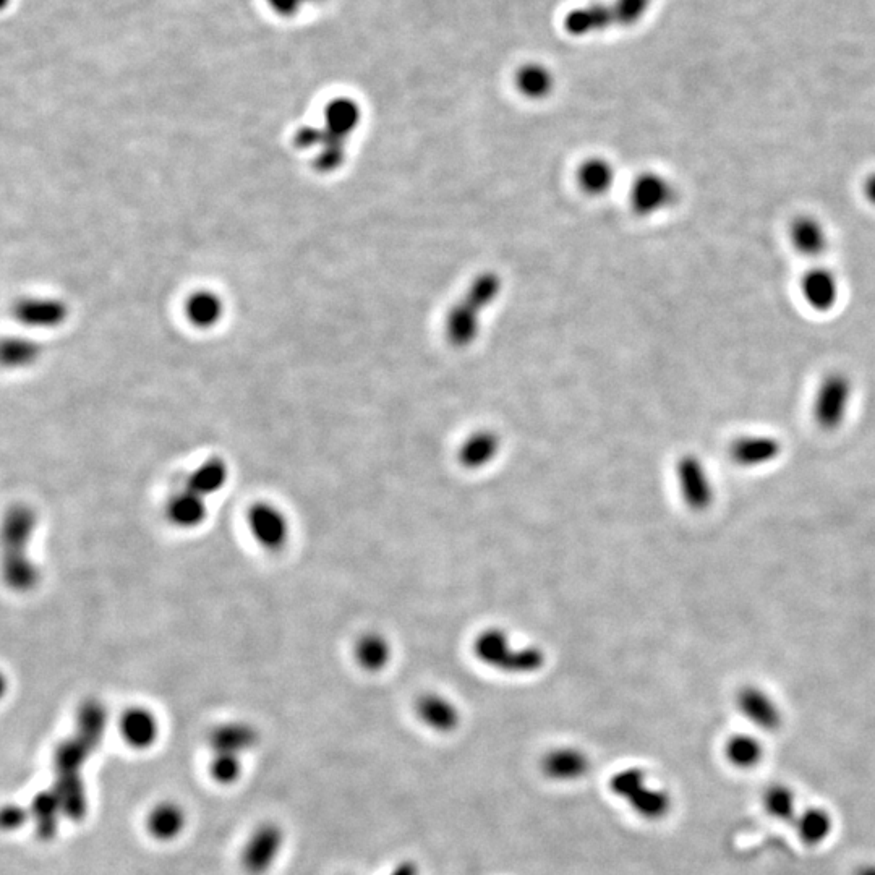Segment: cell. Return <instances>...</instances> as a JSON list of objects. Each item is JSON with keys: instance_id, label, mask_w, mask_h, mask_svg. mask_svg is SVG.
<instances>
[{"instance_id": "obj_1", "label": "cell", "mask_w": 875, "mask_h": 875, "mask_svg": "<svg viewBox=\"0 0 875 875\" xmlns=\"http://www.w3.org/2000/svg\"><path fill=\"white\" fill-rule=\"evenodd\" d=\"M38 516L25 504L10 509L4 522V576L10 589L28 592L39 581V568L30 558V543Z\"/></svg>"}, {"instance_id": "obj_2", "label": "cell", "mask_w": 875, "mask_h": 875, "mask_svg": "<svg viewBox=\"0 0 875 875\" xmlns=\"http://www.w3.org/2000/svg\"><path fill=\"white\" fill-rule=\"evenodd\" d=\"M472 650L480 663L506 675H532L542 670L547 662L543 650L534 645L517 647L508 632L498 628L479 632Z\"/></svg>"}, {"instance_id": "obj_3", "label": "cell", "mask_w": 875, "mask_h": 875, "mask_svg": "<svg viewBox=\"0 0 875 875\" xmlns=\"http://www.w3.org/2000/svg\"><path fill=\"white\" fill-rule=\"evenodd\" d=\"M610 790L631 807L641 819L657 822L670 814L671 796L668 791L652 785L649 775L639 767L619 770L610 780Z\"/></svg>"}, {"instance_id": "obj_4", "label": "cell", "mask_w": 875, "mask_h": 875, "mask_svg": "<svg viewBox=\"0 0 875 875\" xmlns=\"http://www.w3.org/2000/svg\"><path fill=\"white\" fill-rule=\"evenodd\" d=\"M500 287V278L495 274H482L472 282L466 299L453 307L446 320L449 341L456 346H467L474 341L479 334L480 313L493 304L496 295L500 294Z\"/></svg>"}, {"instance_id": "obj_5", "label": "cell", "mask_w": 875, "mask_h": 875, "mask_svg": "<svg viewBox=\"0 0 875 875\" xmlns=\"http://www.w3.org/2000/svg\"><path fill=\"white\" fill-rule=\"evenodd\" d=\"M854 385L845 372H830L820 380L812 397V419L824 432H837L845 425L853 402Z\"/></svg>"}, {"instance_id": "obj_6", "label": "cell", "mask_w": 875, "mask_h": 875, "mask_svg": "<svg viewBox=\"0 0 875 875\" xmlns=\"http://www.w3.org/2000/svg\"><path fill=\"white\" fill-rule=\"evenodd\" d=\"M629 201L637 216L654 218L676 205L678 188L660 172H642L632 182Z\"/></svg>"}, {"instance_id": "obj_7", "label": "cell", "mask_w": 875, "mask_h": 875, "mask_svg": "<svg viewBox=\"0 0 875 875\" xmlns=\"http://www.w3.org/2000/svg\"><path fill=\"white\" fill-rule=\"evenodd\" d=\"M676 483L681 500L694 513H704L715 501V487L709 469L696 454L688 453L676 462Z\"/></svg>"}, {"instance_id": "obj_8", "label": "cell", "mask_w": 875, "mask_h": 875, "mask_svg": "<svg viewBox=\"0 0 875 875\" xmlns=\"http://www.w3.org/2000/svg\"><path fill=\"white\" fill-rule=\"evenodd\" d=\"M634 25L626 0H611L572 10L564 18V28L572 36H587L611 26Z\"/></svg>"}, {"instance_id": "obj_9", "label": "cell", "mask_w": 875, "mask_h": 875, "mask_svg": "<svg viewBox=\"0 0 875 875\" xmlns=\"http://www.w3.org/2000/svg\"><path fill=\"white\" fill-rule=\"evenodd\" d=\"M247 522L253 540L261 548L278 551L286 547L291 534V525L286 514L282 513L278 506L266 501L253 504L248 511Z\"/></svg>"}, {"instance_id": "obj_10", "label": "cell", "mask_w": 875, "mask_h": 875, "mask_svg": "<svg viewBox=\"0 0 875 875\" xmlns=\"http://www.w3.org/2000/svg\"><path fill=\"white\" fill-rule=\"evenodd\" d=\"M799 295L812 312L830 313L841 299V284L833 269L817 265L807 269L799 279Z\"/></svg>"}, {"instance_id": "obj_11", "label": "cell", "mask_w": 875, "mask_h": 875, "mask_svg": "<svg viewBox=\"0 0 875 875\" xmlns=\"http://www.w3.org/2000/svg\"><path fill=\"white\" fill-rule=\"evenodd\" d=\"M788 240L799 257L819 260L829 252L830 232L824 221L814 214H798L788 226Z\"/></svg>"}, {"instance_id": "obj_12", "label": "cell", "mask_w": 875, "mask_h": 875, "mask_svg": "<svg viewBox=\"0 0 875 875\" xmlns=\"http://www.w3.org/2000/svg\"><path fill=\"white\" fill-rule=\"evenodd\" d=\"M736 709L757 730L777 731L783 725V712L777 700L759 686H744L736 694Z\"/></svg>"}, {"instance_id": "obj_13", "label": "cell", "mask_w": 875, "mask_h": 875, "mask_svg": "<svg viewBox=\"0 0 875 875\" xmlns=\"http://www.w3.org/2000/svg\"><path fill=\"white\" fill-rule=\"evenodd\" d=\"M284 835L278 825L265 824L258 827L242 851V866L252 875L265 874L281 853Z\"/></svg>"}, {"instance_id": "obj_14", "label": "cell", "mask_w": 875, "mask_h": 875, "mask_svg": "<svg viewBox=\"0 0 875 875\" xmlns=\"http://www.w3.org/2000/svg\"><path fill=\"white\" fill-rule=\"evenodd\" d=\"M782 451V443L775 436L744 435L731 443L730 457L736 466L757 469L777 461Z\"/></svg>"}, {"instance_id": "obj_15", "label": "cell", "mask_w": 875, "mask_h": 875, "mask_svg": "<svg viewBox=\"0 0 875 875\" xmlns=\"http://www.w3.org/2000/svg\"><path fill=\"white\" fill-rule=\"evenodd\" d=\"M590 770V759L577 747H556L542 759V772L553 782H577Z\"/></svg>"}, {"instance_id": "obj_16", "label": "cell", "mask_w": 875, "mask_h": 875, "mask_svg": "<svg viewBox=\"0 0 875 875\" xmlns=\"http://www.w3.org/2000/svg\"><path fill=\"white\" fill-rule=\"evenodd\" d=\"M415 713L423 725L436 733H451L461 725L459 707L453 700L438 692H427L419 697L415 705Z\"/></svg>"}, {"instance_id": "obj_17", "label": "cell", "mask_w": 875, "mask_h": 875, "mask_svg": "<svg viewBox=\"0 0 875 875\" xmlns=\"http://www.w3.org/2000/svg\"><path fill=\"white\" fill-rule=\"evenodd\" d=\"M501 451L500 436L491 430L470 433L457 451V461L464 469L480 470L495 462Z\"/></svg>"}, {"instance_id": "obj_18", "label": "cell", "mask_w": 875, "mask_h": 875, "mask_svg": "<svg viewBox=\"0 0 875 875\" xmlns=\"http://www.w3.org/2000/svg\"><path fill=\"white\" fill-rule=\"evenodd\" d=\"M166 516L177 529H195L206 521L208 504L205 498L184 488L167 500Z\"/></svg>"}, {"instance_id": "obj_19", "label": "cell", "mask_w": 875, "mask_h": 875, "mask_svg": "<svg viewBox=\"0 0 875 875\" xmlns=\"http://www.w3.org/2000/svg\"><path fill=\"white\" fill-rule=\"evenodd\" d=\"M120 731L129 746L135 749H148L158 739V720L150 710L133 707L122 715Z\"/></svg>"}, {"instance_id": "obj_20", "label": "cell", "mask_w": 875, "mask_h": 875, "mask_svg": "<svg viewBox=\"0 0 875 875\" xmlns=\"http://www.w3.org/2000/svg\"><path fill=\"white\" fill-rule=\"evenodd\" d=\"M355 662L368 673H380L393 660V645L380 632H367L354 647Z\"/></svg>"}, {"instance_id": "obj_21", "label": "cell", "mask_w": 875, "mask_h": 875, "mask_svg": "<svg viewBox=\"0 0 875 875\" xmlns=\"http://www.w3.org/2000/svg\"><path fill=\"white\" fill-rule=\"evenodd\" d=\"M208 741L213 752H227L240 756L242 752L252 749L257 744L258 733L248 723H224L211 731Z\"/></svg>"}, {"instance_id": "obj_22", "label": "cell", "mask_w": 875, "mask_h": 875, "mask_svg": "<svg viewBox=\"0 0 875 875\" xmlns=\"http://www.w3.org/2000/svg\"><path fill=\"white\" fill-rule=\"evenodd\" d=\"M799 840L807 846H819L829 840L833 832V819L824 807H806L799 811L793 824Z\"/></svg>"}, {"instance_id": "obj_23", "label": "cell", "mask_w": 875, "mask_h": 875, "mask_svg": "<svg viewBox=\"0 0 875 875\" xmlns=\"http://www.w3.org/2000/svg\"><path fill=\"white\" fill-rule=\"evenodd\" d=\"M52 790L59 798L62 812L67 819L80 822L88 812L85 783L82 775H56Z\"/></svg>"}, {"instance_id": "obj_24", "label": "cell", "mask_w": 875, "mask_h": 875, "mask_svg": "<svg viewBox=\"0 0 875 875\" xmlns=\"http://www.w3.org/2000/svg\"><path fill=\"white\" fill-rule=\"evenodd\" d=\"M229 479V469L222 459H208L203 462L192 474L188 475L185 487L201 498H210L224 488Z\"/></svg>"}, {"instance_id": "obj_25", "label": "cell", "mask_w": 875, "mask_h": 875, "mask_svg": "<svg viewBox=\"0 0 875 875\" xmlns=\"http://www.w3.org/2000/svg\"><path fill=\"white\" fill-rule=\"evenodd\" d=\"M616 172L613 164L608 159L590 158L585 159L581 167L577 169V182L579 187L589 195L600 197L610 192L615 185Z\"/></svg>"}, {"instance_id": "obj_26", "label": "cell", "mask_w": 875, "mask_h": 875, "mask_svg": "<svg viewBox=\"0 0 875 875\" xmlns=\"http://www.w3.org/2000/svg\"><path fill=\"white\" fill-rule=\"evenodd\" d=\"M60 816H64V812L54 790L36 794L31 804V817L35 820L36 833L41 840L49 841L56 837Z\"/></svg>"}, {"instance_id": "obj_27", "label": "cell", "mask_w": 875, "mask_h": 875, "mask_svg": "<svg viewBox=\"0 0 875 875\" xmlns=\"http://www.w3.org/2000/svg\"><path fill=\"white\" fill-rule=\"evenodd\" d=\"M94 749L77 733L72 738L65 739L54 751V772L56 775H82L83 765L88 757L93 756Z\"/></svg>"}, {"instance_id": "obj_28", "label": "cell", "mask_w": 875, "mask_h": 875, "mask_svg": "<svg viewBox=\"0 0 875 875\" xmlns=\"http://www.w3.org/2000/svg\"><path fill=\"white\" fill-rule=\"evenodd\" d=\"M107 728V710L99 700H86L80 705L75 722V733L98 749L103 743Z\"/></svg>"}, {"instance_id": "obj_29", "label": "cell", "mask_w": 875, "mask_h": 875, "mask_svg": "<svg viewBox=\"0 0 875 875\" xmlns=\"http://www.w3.org/2000/svg\"><path fill=\"white\" fill-rule=\"evenodd\" d=\"M185 827V814L177 804L161 803L148 816V830L158 840H174Z\"/></svg>"}, {"instance_id": "obj_30", "label": "cell", "mask_w": 875, "mask_h": 875, "mask_svg": "<svg viewBox=\"0 0 875 875\" xmlns=\"http://www.w3.org/2000/svg\"><path fill=\"white\" fill-rule=\"evenodd\" d=\"M764 746L754 735H735L728 739L725 756L736 769L751 770L764 759Z\"/></svg>"}, {"instance_id": "obj_31", "label": "cell", "mask_w": 875, "mask_h": 875, "mask_svg": "<svg viewBox=\"0 0 875 875\" xmlns=\"http://www.w3.org/2000/svg\"><path fill=\"white\" fill-rule=\"evenodd\" d=\"M764 809L770 817L778 822L793 824L799 814L798 798L790 786L777 783L767 788L762 798Z\"/></svg>"}, {"instance_id": "obj_32", "label": "cell", "mask_w": 875, "mask_h": 875, "mask_svg": "<svg viewBox=\"0 0 875 875\" xmlns=\"http://www.w3.org/2000/svg\"><path fill=\"white\" fill-rule=\"evenodd\" d=\"M516 86L525 98L543 99L555 86V80L547 67L540 64H527L516 73Z\"/></svg>"}, {"instance_id": "obj_33", "label": "cell", "mask_w": 875, "mask_h": 875, "mask_svg": "<svg viewBox=\"0 0 875 875\" xmlns=\"http://www.w3.org/2000/svg\"><path fill=\"white\" fill-rule=\"evenodd\" d=\"M326 117H328L329 127L334 130L338 137H341L342 133L350 132L357 125L360 119V111L354 101L338 99V101H334L329 106Z\"/></svg>"}, {"instance_id": "obj_34", "label": "cell", "mask_w": 875, "mask_h": 875, "mask_svg": "<svg viewBox=\"0 0 875 875\" xmlns=\"http://www.w3.org/2000/svg\"><path fill=\"white\" fill-rule=\"evenodd\" d=\"M210 770L216 782L221 783V785H231L240 777V772H242L240 756H237V754H227V752H214Z\"/></svg>"}, {"instance_id": "obj_35", "label": "cell", "mask_w": 875, "mask_h": 875, "mask_svg": "<svg viewBox=\"0 0 875 875\" xmlns=\"http://www.w3.org/2000/svg\"><path fill=\"white\" fill-rule=\"evenodd\" d=\"M266 2L274 13H278L281 17H292L295 13H299L305 4H313L318 0H266Z\"/></svg>"}, {"instance_id": "obj_36", "label": "cell", "mask_w": 875, "mask_h": 875, "mask_svg": "<svg viewBox=\"0 0 875 875\" xmlns=\"http://www.w3.org/2000/svg\"><path fill=\"white\" fill-rule=\"evenodd\" d=\"M28 820V812L23 807L7 806L2 811V825L5 830H17Z\"/></svg>"}, {"instance_id": "obj_37", "label": "cell", "mask_w": 875, "mask_h": 875, "mask_svg": "<svg viewBox=\"0 0 875 875\" xmlns=\"http://www.w3.org/2000/svg\"><path fill=\"white\" fill-rule=\"evenodd\" d=\"M863 195L864 200L875 208V171L866 175V179L863 182Z\"/></svg>"}, {"instance_id": "obj_38", "label": "cell", "mask_w": 875, "mask_h": 875, "mask_svg": "<svg viewBox=\"0 0 875 875\" xmlns=\"http://www.w3.org/2000/svg\"><path fill=\"white\" fill-rule=\"evenodd\" d=\"M389 875H420V867L414 861H402L394 867Z\"/></svg>"}, {"instance_id": "obj_39", "label": "cell", "mask_w": 875, "mask_h": 875, "mask_svg": "<svg viewBox=\"0 0 875 875\" xmlns=\"http://www.w3.org/2000/svg\"><path fill=\"white\" fill-rule=\"evenodd\" d=\"M854 875H875V864H866V866L859 867L858 872Z\"/></svg>"}]
</instances>
